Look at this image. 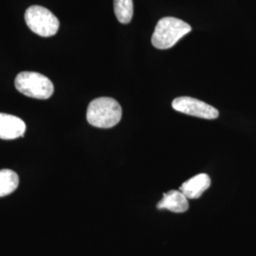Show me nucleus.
I'll list each match as a JSON object with an SVG mask.
<instances>
[{
  "label": "nucleus",
  "instance_id": "obj_1",
  "mask_svg": "<svg viewBox=\"0 0 256 256\" xmlns=\"http://www.w3.org/2000/svg\"><path fill=\"white\" fill-rule=\"evenodd\" d=\"M122 110L119 102L110 97L97 98L88 104L86 120L92 126L111 128L119 124Z\"/></svg>",
  "mask_w": 256,
  "mask_h": 256
},
{
  "label": "nucleus",
  "instance_id": "obj_2",
  "mask_svg": "<svg viewBox=\"0 0 256 256\" xmlns=\"http://www.w3.org/2000/svg\"><path fill=\"white\" fill-rule=\"evenodd\" d=\"M191 30V26L183 20L176 18H164L158 22L151 41L156 48L167 50L174 46L180 39Z\"/></svg>",
  "mask_w": 256,
  "mask_h": 256
},
{
  "label": "nucleus",
  "instance_id": "obj_3",
  "mask_svg": "<svg viewBox=\"0 0 256 256\" xmlns=\"http://www.w3.org/2000/svg\"><path fill=\"white\" fill-rule=\"evenodd\" d=\"M14 84L20 93L39 100L48 99L54 92L52 82L38 72H20L16 78Z\"/></svg>",
  "mask_w": 256,
  "mask_h": 256
},
{
  "label": "nucleus",
  "instance_id": "obj_4",
  "mask_svg": "<svg viewBox=\"0 0 256 256\" xmlns=\"http://www.w3.org/2000/svg\"><path fill=\"white\" fill-rule=\"evenodd\" d=\"M25 21L32 32L42 37L54 36L60 26L59 19L42 6H30L25 12Z\"/></svg>",
  "mask_w": 256,
  "mask_h": 256
},
{
  "label": "nucleus",
  "instance_id": "obj_5",
  "mask_svg": "<svg viewBox=\"0 0 256 256\" xmlns=\"http://www.w3.org/2000/svg\"><path fill=\"white\" fill-rule=\"evenodd\" d=\"M172 106L180 113L202 119H216L220 115L218 110L214 106L191 97L176 98L172 102Z\"/></svg>",
  "mask_w": 256,
  "mask_h": 256
},
{
  "label": "nucleus",
  "instance_id": "obj_6",
  "mask_svg": "<svg viewBox=\"0 0 256 256\" xmlns=\"http://www.w3.org/2000/svg\"><path fill=\"white\" fill-rule=\"evenodd\" d=\"M25 131L26 124L20 118L0 113V138L14 140L24 136Z\"/></svg>",
  "mask_w": 256,
  "mask_h": 256
},
{
  "label": "nucleus",
  "instance_id": "obj_7",
  "mask_svg": "<svg viewBox=\"0 0 256 256\" xmlns=\"http://www.w3.org/2000/svg\"><path fill=\"white\" fill-rule=\"evenodd\" d=\"M210 180L208 174H196L183 183L180 191L182 192L188 200H196L202 196V194L210 187Z\"/></svg>",
  "mask_w": 256,
  "mask_h": 256
},
{
  "label": "nucleus",
  "instance_id": "obj_8",
  "mask_svg": "<svg viewBox=\"0 0 256 256\" xmlns=\"http://www.w3.org/2000/svg\"><path fill=\"white\" fill-rule=\"evenodd\" d=\"M156 208L160 210L166 209L176 214L185 212L189 209L188 198L183 194L182 192L172 190L164 194V198L158 203Z\"/></svg>",
  "mask_w": 256,
  "mask_h": 256
},
{
  "label": "nucleus",
  "instance_id": "obj_9",
  "mask_svg": "<svg viewBox=\"0 0 256 256\" xmlns=\"http://www.w3.org/2000/svg\"><path fill=\"white\" fill-rule=\"evenodd\" d=\"M18 174L10 169L0 170V198L14 192L18 187Z\"/></svg>",
  "mask_w": 256,
  "mask_h": 256
},
{
  "label": "nucleus",
  "instance_id": "obj_10",
  "mask_svg": "<svg viewBox=\"0 0 256 256\" xmlns=\"http://www.w3.org/2000/svg\"><path fill=\"white\" fill-rule=\"evenodd\" d=\"M114 12L120 23H130L134 12L133 0H114Z\"/></svg>",
  "mask_w": 256,
  "mask_h": 256
}]
</instances>
